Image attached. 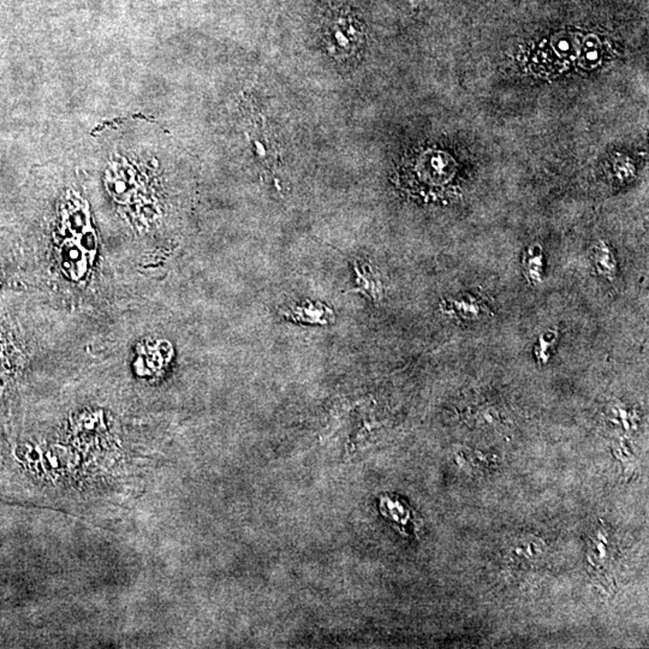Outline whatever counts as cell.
Wrapping results in <instances>:
<instances>
[{
  "mask_svg": "<svg viewBox=\"0 0 649 649\" xmlns=\"http://www.w3.org/2000/svg\"><path fill=\"white\" fill-rule=\"evenodd\" d=\"M441 310L462 321H480L491 317V309L474 295H459L442 301Z\"/></svg>",
  "mask_w": 649,
  "mask_h": 649,
  "instance_id": "6da1fadb",
  "label": "cell"
},
{
  "mask_svg": "<svg viewBox=\"0 0 649 649\" xmlns=\"http://www.w3.org/2000/svg\"><path fill=\"white\" fill-rule=\"evenodd\" d=\"M280 314L287 319L306 324H332L334 321V313L332 309L326 307V304L315 303L309 301L280 309Z\"/></svg>",
  "mask_w": 649,
  "mask_h": 649,
  "instance_id": "7a4b0ae2",
  "label": "cell"
},
{
  "mask_svg": "<svg viewBox=\"0 0 649 649\" xmlns=\"http://www.w3.org/2000/svg\"><path fill=\"white\" fill-rule=\"evenodd\" d=\"M591 263L594 266L595 273L599 275L600 278L608 282L616 278L618 273V260L612 247L606 242H598L593 247Z\"/></svg>",
  "mask_w": 649,
  "mask_h": 649,
  "instance_id": "3957f363",
  "label": "cell"
},
{
  "mask_svg": "<svg viewBox=\"0 0 649 649\" xmlns=\"http://www.w3.org/2000/svg\"><path fill=\"white\" fill-rule=\"evenodd\" d=\"M523 268L525 275L530 284H540L544 278L545 270V258L544 251L539 244L529 247L525 258H523Z\"/></svg>",
  "mask_w": 649,
  "mask_h": 649,
  "instance_id": "277c9868",
  "label": "cell"
},
{
  "mask_svg": "<svg viewBox=\"0 0 649 649\" xmlns=\"http://www.w3.org/2000/svg\"><path fill=\"white\" fill-rule=\"evenodd\" d=\"M356 273H358V287L362 289V291L371 297L372 300H379L381 299L383 294V284L381 280L375 275L374 270H372L371 266L366 263L358 265L356 263Z\"/></svg>",
  "mask_w": 649,
  "mask_h": 649,
  "instance_id": "5b68a950",
  "label": "cell"
},
{
  "mask_svg": "<svg viewBox=\"0 0 649 649\" xmlns=\"http://www.w3.org/2000/svg\"><path fill=\"white\" fill-rule=\"evenodd\" d=\"M557 331H547L542 333L540 339L537 341L535 356L541 362H545L551 356V351L553 349L554 343L557 341Z\"/></svg>",
  "mask_w": 649,
  "mask_h": 649,
  "instance_id": "8992f818",
  "label": "cell"
}]
</instances>
